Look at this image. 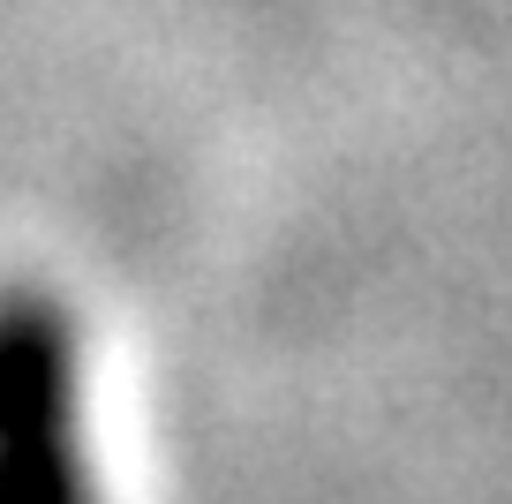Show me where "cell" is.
I'll return each instance as SVG.
<instances>
[{
	"instance_id": "6da1fadb",
	"label": "cell",
	"mask_w": 512,
	"mask_h": 504,
	"mask_svg": "<svg viewBox=\"0 0 512 504\" xmlns=\"http://www.w3.org/2000/svg\"><path fill=\"white\" fill-rule=\"evenodd\" d=\"M0 504H113L83 384V324L53 286H0Z\"/></svg>"
}]
</instances>
